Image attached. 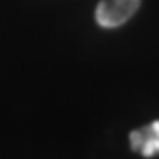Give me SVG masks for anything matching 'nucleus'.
<instances>
[{
  "label": "nucleus",
  "mask_w": 159,
  "mask_h": 159,
  "mask_svg": "<svg viewBox=\"0 0 159 159\" xmlns=\"http://www.w3.org/2000/svg\"><path fill=\"white\" fill-rule=\"evenodd\" d=\"M131 149L144 158L159 155V119L130 133Z\"/></svg>",
  "instance_id": "2"
},
{
  "label": "nucleus",
  "mask_w": 159,
  "mask_h": 159,
  "mask_svg": "<svg viewBox=\"0 0 159 159\" xmlns=\"http://www.w3.org/2000/svg\"><path fill=\"white\" fill-rule=\"evenodd\" d=\"M142 0H100L96 7V21L103 28H116L137 12Z\"/></svg>",
  "instance_id": "1"
}]
</instances>
